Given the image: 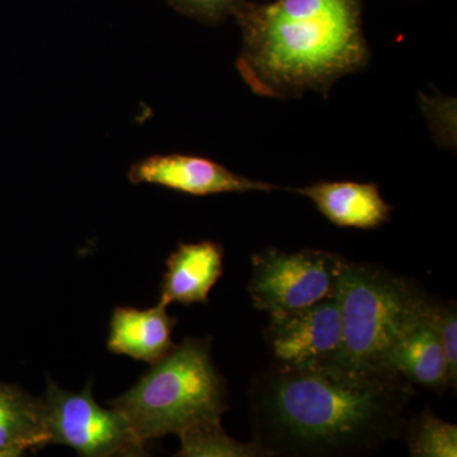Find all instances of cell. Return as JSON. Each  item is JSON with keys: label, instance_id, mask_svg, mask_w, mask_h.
<instances>
[{"label": "cell", "instance_id": "cell-1", "mask_svg": "<svg viewBox=\"0 0 457 457\" xmlns=\"http://www.w3.org/2000/svg\"><path fill=\"white\" fill-rule=\"evenodd\" d=\"M414 385L390 368L270 365L249 386L253 441L269 456L370 455L402 440Z\"/></svg>", "mask_w": 457, "mask_h": 457}, {"label": "cell", "instance_id": "cell-2", "mask_svg": "<svg viewBox=\"0 0 457 457\" xmlns=\"http://www.w3.org/2000/svg\"><path fill=\"white\" fill-rule=\"evenodd\" d=\"M233 17L242 32L237 71L262 97H328L337 80L369 64L362 0H246Z\"/></svg>", "mask_w": 457, "mask_h": 457}, {"label": "cell", "instance_id": "cell-3", "mask_svg": "<svg viewBox=\"0 0 457 457\" xmlns=\"http://www.w3.org/2000/svg\"><path fill=\"white\" fill-rule=\"evenodd\" d=\"M108 405L126 418L143 444L221 420L228 409V385L213 363L212 341L186 338L174 345Z\"/></svg>", "mask_w": 457, "mask_h": 457}, {"label": "cell", "instance_id": "cell-4", "mask_svg": "<svg viewBox=\"0 0 457 457\" xmlns=\"http://www.w3.org/2000/svg\"><path fill=\"white\" fill-rule=\"evenodd\" d=\"M428 297L411 278L345 258L336 295L343 327L339 362L387 368L394 345Z\"/></svg>", "mask_w": 457, "mask_h": 457}, {"label": "cell", "instance_id": "cell-5", "mask_svg": "<svg viewBox=\"0 0 457 457\" xmlns=\"http://www.w3.org/2000/svg\"><path fill=\"white\" fill-rule=\"evenodd\" d=\"M345 262L323 249L287 253L269 246L252 257L246 290L257 311H299L336 297Z\"/></svg>", "mask_w": 457, "mask_h": 457}, {"label": "cell", "instance_id": "cell-6", "mask_svg": "<svg viewBox=\"0 0 457 457\" xmlns=\"http://www.w3.org/2000/svg\"><path fill=\"white\" fill-rule=\"evenodd\" d=\"M47 425L51 445H65L86 457L145 456V444L137 437L126 418L116 409L96 402L92 383L82 392L62 389L47 381Z\"/></svg>", "mask_w": 457, "mask_h": 457}, {"label": "cell", "instance_id": "cell-7", "mask_svg": "<svg viewBox=\"0 0 457 457\" xmlns=\"http://www.w3.org/2000/svg\"><path fill=\"white\" fill-rule=\"evenodd\" d=\"M272 365L311 368L339 362L343 345L338 300H324L299 311L269 312L263 329Z\"/></svg>", "mask_w": 457, "mask_h": 457}, {"label": "cell", "instance_id": "cell-8", "mask_svg": "<svg viewBox=\"0 0 457 457\" xmlns=\"http://www.w3.org/2000/svg\"><path fill=\"white\" fill-rule=\"evenodd\" d=\"M134 185L149 183L192 196L230 194V192L278 189V186L246 179L224 165L203 156L186 154L153 155L137 162L129 171Z\"/></svg>", "mask_w": 457, "mask_h": 457}, {"label": "cell", "instance_id": "cell-9", "mask_svg": "<svg viewBox=\"0 0 457 457\" xmlns=\"http://www.w3.org/2000/svg\"><path fill=\"white\" fill-rule=\"evenodd\" d=\"M224 246L212 240L180 243L168 257L159 303H206L222 276Z\"/></svg>", "mask_w": 457, "mask_h": 457}, {"label": "cell", "instance_id": "cell-10", "mask_svg": "<svg viewBox=\"0 0 457 457\" xmlns=\"http://www.w3.org/2000/svg\"><path fill=\"white\" fill-rule=\"evenodd\" d=\"M167 305L159 303L149 309L119 306L110 321L108 351L144 362H158L173 350L171 339L179 319L168 314Z\"/></svg>", "mask_w": 457, "mask_h": 457}, {"label": "cell", "instance_id": "cell-11", "mask_svg": "<svg viewBox=\"0 0 457 457\" xmlns=\"http://www.w3.org/2000/svg\"><path fill=\"white\" fill-rule=\"evenodd\" d=\"M293 191L311 198L318 212L337 227L371 230L389 221L393 212L374 183L320 180Z\"/></svg>", "mask_w": 457, "mask_h": 457}, {"label": "cell", "instance_id": "cell-12", "mask_svg": "<svg viewBox=\"0 0 457 457\" xmlns=\"http://www.w3.org/2000/svg\"><path fill=\"white\" fill-rule=\"evenodd\" d=\"M427 300L422 312L404 330L386 360L387 368L396 370L413 385L442 395L450 386L449 369L431 318Z\"/></svg>", "mask_w": 457, "mask_h": 457}, {"label": "cell", "instance_id": "cell-13", "mask_svg": "<svg viewBox=\"0 0 457 457\" xmlns=\"http://www.w3.org/2000/svg\"><path fill=\"white\" fill-rule=\"evenodd\" d=\"M51 445L44 399L0 381V457L36 453Z\"/></svg>", "mask_w": 457, "mask_h": 457}, {"label": "cell", "instance_id": "cell-14", "mask_svg": "<svg viewBox=\"0 0 457 457\" xmlns=\"http://www.w3.org/2000/svg\"><path fill=\"white\" fill-rule=\"evenodd\" d=\"M182 457H267L254 441L234 440L221 426V420H209L186 428L177 435Z\"/></svg>", "mask_w": 457, "mask_h": 457}, {"label": "cell", "instance_id": "cell-15", "mask_svg": "<svg viewBox=\"0 0 457 457\" xmlns=\"http://www.w3.org/2000/svg\"><path fill=\"white\" fill-rule=\"evenodd\" d=\"M402 440L411 457L457 456V426L441 420L428 408L407 420Z\"/></svg>", "mask_w": 457, "mask_h": 457}, {"label": "cell", "instance_id": "cell-16", "mask_svg": "<svg viewBox=\"0 0 457 457\" xmlns=\"http://www.w3.org/2000/svg\"><path fill=\"white\" fill-rule=\"evenodd\" d=\"M429 318L437 333L449 369L450 386L457 385V306L455 302H446L431 297Z\"/></svg>", "mask_w": 457, "mask_h": 457}, {"label": "cell", "instance_id": "cell-17", "mask_svg": "<svg viewBox=\"0 0 457 457\" xmlns=\"http://www.w3.org/2000/svg\"><path fill=\"white\" fill-rule=\"evenodd\" d=\"M179 13L203 22L216 25L225 18L234 16L246 0H167Z\"/></svg>", "mask_w": 457, "mask_h": 457}]
</instances>
